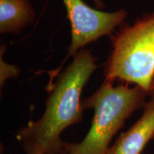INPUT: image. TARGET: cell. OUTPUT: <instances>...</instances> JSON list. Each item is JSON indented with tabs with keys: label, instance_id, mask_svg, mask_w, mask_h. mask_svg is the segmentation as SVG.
I'll use <instances>...</instances> for the list:
<instances>
[{
	"label": "cell",
	"instance_id": "obj_1",
	"mask_svg": "<svg viewBox=\"0 0 154 154\" xmlns=\"http://www.w3.org/2000/svg\"><path fill=\"white\" fill-rule=\"evenodd\" d=\"M96 58L90 49H81L72 62L48 90L46 109L37 121H30L18 132L26 153L60 154L63 149L61 134L83 119L81 94L94 71Z\"/></svg>",
	"mask_w": 154,
	"mask_h": 154
},
{
	"label": "cell",
	"instance_id": "obj_6",
	"mask_svg": "<svg viewBox=\"0 0 154 154\" xmlns=\"http://www.w3.org/2000/svg\"><path fill=\"white\" fill-rule=\"evenodd\" d=\"M36 12L30 0H0V33L19 34L33 24Z\"/></svg>",
	"mask_w": 154,
	"mask_h": 154
},
{
	"label": "cell",
	"instance_id": "obj_4",
	"mask_svg": "<svg viewBox=\"0 0 154 154\" xmlns=\"http://www.w3.org/2000/svg\"><path fill=\"white\" fill-rule=\"evenodd\" d=\"M66 9L67 17L72 28V41L65 59L60 66L49 72L51 86L53 79L59 75L65 61L78 53L88 44L102 36L111 35L119 26L124 24L128 12L121 9L113 12H106L90 7L83 0H63Z\"/></svg>",
	"mask_w": 154,
	"mask_h": 154
},
{
	"label": "cell",
	"instance_id": "obj_7",
	"mask_svg": "<svg viewBox=\"0 0 154 154\" xmlns=\"http://www.w3.org/2000/svg\"><path fill=\"white\" fill-rule=\"evenodd\" d=\"M7 45L2 44L0 48V84L2 87L5 82L9 79L17 78L20 73V69L18 66L9 64L3 59L4 54L5 53Z\"/></svg>",
	"mask_w": 154,
	"mask_h": 154
},
{
	"label": "cell",
	"instance_id": "obj_5",
	"mask_svg": "<svg viewBox=\"0 0 154 154\" xmlns=\"http://www.w3.org/2000/svg\"><path fill=\"white\" fill-rule=\"evenodd\" d=\"M145 103L143 113L127 131L123 133L106 154H140L154 137V96Z\"/></svg>",
	"mask_w": 154,
	"mask_h": 154
},
{
	"label": "cell",
	"instance_id": "obj_8",
	"mask_svg": "<svg viewBox=\"0 0 154 154\" xmlns=\"http://www.w3.org/2000/svg\"><path fill=\"white\" fill-rule=\"evenodd\" d=\"M94 2V5L96 7H97L98 9H103L105 7V5L102 2L101 0H93Z\"/></svg>",
	"mask_w": 154,
	"mask_h": 154
},
{
	"label": "cell",
	"instance_id": "obj_10",
	"mask_svg": "<svg viewBox=\"0 0 154 154\" xmlns=\"http://www.w3.org/2000/svg\"><path fill=\"white\" fill-rule=\"evenodd\" d=\"M26 154H40V153H37V152H30V153H26ZM60 154H66V153H65V152L63 151V150H62V151L61 152Z\"/></svg>",
	"mask_w": 154,
	"mask_h": 154
},
{
	"label": "cell",
	"instance_id": "obj_3",
	"mask_svg": "<svg viewBox=\"0 0 154 154\" xmlns=\"http://www.w3.org/2000/svg\"><path fill=\"white\" fill-rule=\"evenodd\" d=\"M104 75L105 80L133 83L149 94L154 79V11L113 36Z\"/></svg>",
	"mask_w": 154,
	"mask_h": 154
},
{
	"label": "cell",
	"instance_id": "obj_9",
	"mask_svg": "<svg viewBox=\"0 0 154 154\" xmlns=\"http://www.w3.org/2000/svg\"><path fill=\"white\" fill-rule=\"evenodd\" d=\"M149 96H154V79H153V82H152L151 90H150V91H149Z\"/></svg>",
	"mask_w": 154,
	"mask_h": 154
},
{
	"label": "cell",
	"instance_id": "obj_2",
	"mask_svg": "<svg viewBox=\"0 0 154 154\" xmlns=\"http://www.w3.org/2000/svg\"><path fill=\"white\" fill-rule=\"evenodd\" d=\"M105 80L82 101L83 109H94L91 128L81 143H63L66 154H106L111 138L138 108L145 105L147 92L138 86H114Z\"/></svg>",
	"mask_w": 154,
	"mask_h": 154
}]
</instances>
